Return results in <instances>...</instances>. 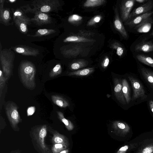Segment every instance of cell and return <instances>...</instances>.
I'll return each instance as SVG.
<instances>
[{
	"label": "cell",
	"instance_id": "6da1fadb",
	"mask_svg": "<svg viewBox=\"0 0 153 153\" xmlns=\"http://www.w3.org/2000/svg\"><path fill=\"white\" fill-rule=\"evenodd\" d=\"M19 73L21 81L26 88L32 89L35 88L36 69L32 62L27 60L22 61L19 65Z\"/></svg>",
	"mask_w": 153,
	"mask_h": 153
},
{
	"label": "cell",
	"instance_id": "7a4b0ae2",
	"mask_svg": "<svg viewBox=\"0 0 153 153\" xmlns=\"http://www.w3.org/2000/svg\"><path fill=\"white\" fill-rule=\"evenodd\" d=\"M31 5L33 7V8H31L29 6H24L25 8L23 10L24 12L35 13L56 12L59 7L60 4L58 0H36L32 1Z\"/></svg>",
	"mask_w": 153,
	"mask_h": 153
},
{
	"label": "cell",
	"instance_id": "3957f363",
	"mask_svg": "<svg viewBox=\"0 0 153 153\" xmlns=\"http://www.w3.org/2000/svg\"><path fill=\"white\" fill-rule=\"evenodd\" d=\"M15 54L10 50L4 49L0 51V60L3 72L7 79L12 72Z\"/></svg>",
	"mask_w": 153,
	"mask_h": 153
},
{
	"label": "cell",
	"instance_id": "277c9868",
	"mask_svg": "<svg viewBox=\"0 0 153 153\" xmlns=\"http://www.w3.org/2000/svg\"><path fill=\"white\" fill-rule=\"evenodd\" d=\"M33 134L34 138L43 153H51L45 142V138L47 134L46 125H43L37 128Z\"/></svg>",
	"mask_w": 153,
	"mask_h": 153
},
{
	"label": "cell",
	"instance_id": "5b68a950",
	"mask_svg": "<svg viewBox=\"0 0 153 153\" xmlns=\"http://www.w3.org/2000/svg\"><path fill=\"white\" fill-rule=\"evenodd\" d=\"M6 114L13 128H16L21 119L16 105L13 102L8 103L6 106Z\"/></svg>",
	"mask_w": 153,
	"mask_h": 153
},
{
	"label": "cell",
	"instance_id": "8992f818",
	"mask_svg": "<svg viewBox=\"0 0 153 153\" xmlns=\"http://www.w3.org/2000/svg\"><path fill=\"white\" fill-rule=\"evenodd\" d=\"M133 89V100L141 98L145 99L146 97L143 85L139 81L132 76H128Z\"/></svg>",
	"mask_w": 153,
	"mask_h": 153
},
{
	"label": "cell",
	"instance_id": "52a82bcc",
	"mask_svg": "<svg viewBox=\"0 0 153 153\" xmlns=\"http://www.w3.org/2000/svg\"><path fill=\"white\" fill-rule=\"evenodd\" d=\"M135 2V0L123 1L120 7L121 18L123 22L129 19L131 11Z\"/></svg>",
	"mask_w": 153,
	"mask_h": 153
},
{
	"label": "cell",
	"instance_id": "ba28073f",
	"mask_svg": "<svg viewBox=\"0 0 153 153\" xmlns=\"http://www.w3.org/2000/svg\"><path fill=\"white\" fill-rule=\"evenodd\" d=\"M153 8V1L148 0L146 2L134 9L131 12L128 20L139 15L151 11V10Z\"/></svg>",
	"mask_w": 153,
	"mask_h": 153
},
{
	"label": "cell",
	"instance_id": "9c48e42d",
	"mask_svg": "<svg viewBox=\"0 0 153 153\" xmlns=\"http://www.w3.org/2000/svg\"><path fill=\"white\" fill-rule=\"evenodd\" d=\"M12 48L16 53L23 55L36 56L39 54V50L27 46L18 45Z\"/></svg>",
	"mask_w": 153,
	"mask_h": 153
},
{
	"label": "cell",
	"instance_id": "30bf717a",
	"mask_svg": "<svg viewBox=\"0 0 153 153\" xmlns=\"http://www.w3.org/2000/svg\"><path fill=\"white\" fill-rule=\"evenodd\" d=\"M30 19L31 22L39 26L50 24L52 22L51 18L49 15L42 12L35 13L34 17Z\"/></svg>",
	"mask_w": 153,
	"mask_h": 153
},
{
	"label": "cell",
	"instance_id": "8fae6325",
	"mask_svg": "<svg viewBox=\"0 0 153 153\" xmlns=\"http://www.w3.org/2000/svg\"><path fill=\"white\" fill-rule=\"evenodd\" d=\"M114 95L120 102L123 105L126 104V101L122 91V81L120 79H114Z\"/></svg>",
	"mask_w": 153,
	"mask_h": 153
},
{
	"label": "cell",
	"instance_id": "7c38bea8",
	"mask_svg": "<svg viewBox=\"0 0 153 153\" xmlns=\"http://www.w3.org/2000/svg\"><path fill=\"white\" fill-rule=\"evenodd\" d=\"M153 15V11L139 15L133 19L128 20L126 23V25L131 27L136 26L147 19Z\"/></svg>",
	"mask_w": 153,
	"mask_h": 153
},
{
	"label": "cell",
	"instance_id": "4fadbf2b",
	"mask_svg": "<svg viewBox=\"0 0 153 153\" xmlns=\"http://www.w3.org/2000/svg\"><path fill=\"white\" fill-rule=\"evenodd\" d=\"M151 17L135 27L137 32L139 33H146L150 30L153 24V19Z\"/></svg>",
	"mask_w": 153,
	"mask_h": 153
},
{
	"label": "cell",
	"instance_id": "5bb4252c",
	"mask_svg": "<svg viewBox=\"0 0 153 153\" xmlns=\"http://www.w3.org/2000/svg\"><path fill=\"white\" fill-rule=\"evenodd\" d=\"M114 129L118 133L122 134H125L128 133L130 128L126 123L120 121H116L112 123Z\"/></svg>",
	"mask_w": 153,
	"mask_h": 153
},
{
	"label": "cell",
	"instance_id": "9a60e30c",
	"mask_svg": "<svg viewBox=\"0 0 153 153\" xmlns=\"http://www.w3.org/2000/svg\"><path fill=\"white\" fill-rule=\"evenodd\" d=\"M115 16L114 21V25L116 29L125 38L128 37L127 33L120 20L117 12V9L115 10Z\"/></svg>",
	"mask_w": 153,
	"mask_h": 153
},
{
	"label": "cell",
	"instance_id": "2e32d148",
	"mask_svg": "<svg viewBox=\"0 0 153 153\" xmlns=\"http://www.w3.org/2000/svg\"><path fill=\"white\" fill-rule=\"evenodd\" d=\"M135 50L137 52L146 53L153 51V42L150 41H142L136 45Z\"/></svg>",
	"mask_w": 153,
	"mask_h": 153
},
{
	"label": "cell",
	"instance_id": "e0dca14e",
	"mask_svg": "<svg viewBox=\"0 0 153 153\" xmlns=\"http://www.w3.org/2000/svg\"><path fill=\"white\" fill-rule=\"evenodd\" d=\"M11 19L10 10L8 8H4L0 10V22L6 26L10 25Z\"/></svg>",
	"mask_w": 153,
	"mask_h": 153
},
{
	"label": "cell",
	"instance_id": "ac0fdd59",
	"mask_svg": "<svg viewBox=\"0 0 153 153\" xmlns=\"http://www.w3.org/2000/svg\"><path fill=\"white\" fill-rule=\"evenodd\" d=\"M13 19H18L24 22L27 25H30L31 22L30 19L28 17L25 13L20 9H17L13 12Z\"/></svg>",
	"mask_w": 153,
	"mask_h": 153
},
{
	"label": "cell",
	"instance_id": "d6986e66",
	"mask_svg": "<svg viewBox=\"0 0 153 153\" xmlns=\"http://www.w3.org/2000/svg\"><path fill=\"white\" fill-rule=\"evenodd\" d=\"M141 72L146 81L153 88V71L143 67L141 68Z\"/></svg>",
	"mask_w": 153,
	"mask_h": 153
},
{
	"label": "cell",
	"instance_id": "ffe728a7",
	"mask_svg": "<svg viewBox=\"0 0 153 153\" xmlns=\"http://www.w3.org/2000/svg\"><path fill=\"white\" fill-rule=\"evenodd\" d=\"M51 100L55 105L61 108H65L69 106L68 101L63 97L57 95H53L51 96Z\"/></svg>",
	"mask_w": 153,
	"mask_h": 153
},
{
	"label": "cell",
	"instance_id": "44dd1931",
	"mask_svg": "<svg viewBox=\"0 0 153 153\" xmlns=\"http://www.w3.org/2000/svg\"><path fill=\"white\" fill-rule=\"evenodd\" d=\"M122 91L126 102L128 103L131 100L130 90L128 82L126 79L122 80Z\"/></svg>",
	"mask_w": 153,
	"mask_h": 153
},
{
	"label": "cell",
	"instance_id": "7402d4cb",
	"mask_svg": "<svg viewBox=\"0 0 153 153\" xmlns=\"http://www.w3.org/2000/svg\"><path fill=\"white\" fill-rule=\"evenodd\" d=\"M52 141L54 144L62 143L69 144V141L66 137L63 135L57 132H55L52 138Z\"/></svg>",
	"mask_w": 153,
	"mask_h": 153
},
{
	"label": "cell",
	"instance_id": "603a6c76",
	"mask_svg": "<svg viewBox=\"0 0 153 153\" xmlns=\"http://www.w3.org/2000/svg\"><path fill=\"white\" fill-rule=\"evenodd\" d=\"M94 70V68H88L70 72L68 75L69 76H85L89 75L93 72Z\"/></svg>",
	"mask_w": 153,
	"mask_h": 153
},
{
	"label": "cell",
	"instance_id": "cb8c5ba5",
	"mask_svg": "<svg viewBox=\"0 0 153 153\" xmlns=\"http://www.w3.org/2000/svg\"><path fill=\"white\" fill-rule=\"evenodd\" d=\"M137 60L141 63L153 68V58L143 54L137 55L136 56Z\"/></svg>",
	"mask_w": 153,
	"mask_h": 153
},
{
	"label": "cell",
	"instance_id": "d4e9b609",
	"mask_svg": "<svg viewBox=\"0 0 153 153\" xmlns=\"http://www.w3.org/2000/svg\"><path fill=\"white\" fill-rule=\"evenodd\" d=\"M91 41H92L91 40L86 38L74 36H68L63 40V42H85Z\"/></svg>",
	"mask_w": 153,
	"mask_h": 153
},
{
	"label": "cell",
	"instance_id": "484cf974",
	"mask_svg": "<svg viewBox=\"0 0 153 153\" xmlns=\"http://www.w3.org/2000/svg\"><path fill=\"white\" fill-rule=\"evenodd\" d=\"M57 114L59 118L65 124L67 129L68 131L73 130L74 128L73 124L71 121L64 117L63 114L60 111H57Z\"/></svg>",
	"mask_w": 153,
	"mask_h": 153
},
{
	"label": "cell",
	"instance_id": "4316f807",
	"mask_svg": "<svg viewBox=\"0 0 153 153\" xmlns=\"http://www.w3.org/2000/svg\"><path fill=\"white\" fill-rule=\"evenodd\" d=\"M56 32V30L53 29H39L36 32L34 35L31 36L33 37H41L53 34Z\"/></svg>",
	"mask_w": 153,
	"mask_h": 153
},
{
	"label": "cell",
	"instance_id": "83f0119b",
	"mask_svg": "<svg viewBox=\"0 0 153 153\" xmlns=\"http://www.w3.org/2000/svg\"><path fill=\"white\" fill-rule=\"evenodd\" d=\"M13 20L19 31L23 34H26L28 32L27 24L25 22L18 19H15Z\"/></svg>",
	"mask_w": 153,
	"mask_h": 153
},
{
	"label": "cell",
	"instance_id": "f1b7e54d",
	"mask_svg": "<svg viewBox=\"0 0 153 153\" xmlns=\"http://www.w3.org/2000/svg\"><path fill=\"white\" fill-rule=\"evenodd\" d=\"M103 0H87L84 4L85 7H94L101 5L105 2Z\"/></svg>",
	"mask_w": 153,
	"mask_h": 153
},
{
	"label": "cell",
	"instance_id": "f546056e",
	"mask_svg": "<svg viewBox=\"0 0 153 153\" xmlns=\"http://www.w3.org/2000/svg\"><path fill=\"white\" fill-rule=\"evenodd\" d=\"M69 146V144H55L52 148V151L53 153H59L62 151L66 149Z\"/></svg>",
	"mask_w": 153,
	"mask_h": 153
},
{
	"label": "cell",
	"instance_id": "4dcf8cb0",
	"mask_svg": "<svg viewBox=\"0 0 153 153\" xmlns=\"http://www.w3.org/2000/svg\"><path fill=\"white\" fill-rule=\"evenodd\" d=\"M62 71V68L60 64L56 65L51 70L49 74L50 77L53 78L60 74Z\"/></svg>",
	"mask_w": 153,
	"mask_h": 153
},
{
	"label": "cell",
	"instance_id": "1f68e13d",
	"mask_svg": "<svg viewBox=\"0 0 153 153\" xmlns=\"http://www.w3.org/2000/svg\"><path fill=\"white\" fill-rule=\"evenodd\" d=\"M86 65L85 61L79 60L72 63L71 65V68L72 70H76L85 66Z\"/></svg>",
	"mask_w": 153,
	"mask_h": 153
},
{
	"label": "cell",
	"instance_id": "d6a6232c",
	"mask_svg": "<svg viewBox=\"0 0 153 153\" xmlns=\"http://www.w3.org/2000/svg\"><path fill=\"white\" fill-rule=\"evenodd\" d=\"M83 18L82 16L76 14L70 16L68 19V21L70 23H74L81 20Z\"/></svg>",
	"mask_w": 153,
	"mask_h": 153
},
{
	"label": "cell",
	"instance_id": "836d02e7",
	"mask_svg": "<svg viewBox=\"0 0 153 153\" xmlns=\"http://www.w3.org/2000/svg\"><path fill=\"white\" fill-rule=\"evenodd\" d=\"M102 19V16L100 15L95 16L91 19L88 22V25H92L94 24L99 22Z\"/></svg>",
	"mask_w": 153,
	"mask_h": 153
},
{
	"label": "cell",
	"instance_id": "e575fe53",
	"mask_svg": "<svg viewBox=\"0 0 153 153\" xmlns=\"http://www.w3.org/2000/svg\"><path fill=\"white\" fill-rule=\"evenodd\" d=\"M7 78L4 76L2 71L1 70H0V88L1 92Z\"/></svg>",
	"mask_w": 153,
	"mask_h": 153
},
{
	"label": "cell",
	"instance_id": "d590c367",
	"mask_svg": "<svg viewBox=\"0 0 153 153\" xmlns=\"http://www.w3.org/2000/svg\"><path fill=\"white\" fill-rule=\"evenodd\" d=\"M142 153H153V145L147 146L142 150Z\"/></svg>",
	"mask_w": 153,
	"mask_h": 153
},
{
	"label": "cell",
	"instance_id": "8d00e7d4",
	"mask_svg": "<svg viewBox=\"0 0 153 153\" xmlns=\"http://www.w3.org/2000/svg\"><path fill=\"white\" fill-rule=\"evenodd\" d=\"M116 51L117 54L120 56L122 55L124 52L123 48L119 44L116 47Z\"/></svg>",
	"mask_w": 153,
	"mask_h": 153
},
{
	"label": "cell",
	"instance_id": "74e56055",
	"mask_svg": "<svg viewBox=\"0 0 153 153\" xmlns=\"http://www.w3.org/2000/svg\"><path fill=\"white\" fill-rule=\"evenodd\" d=\"M129 148L127 145H125L121 147L116 153H126Z\"/></svg>",
	"mask_w": 153,
	"mask_h": 153
},
{
	"label": "cell",
	"instance_id": "f35d334b",
	"mask_svg": "<svg viewBox=\"0 0 153 153\" xmlns=\"http://www.w3.org/2000/svg\"><path fill=\"white\" fill-rule=\"evenodd\" d=\"M109 63V59L108 57L106 56L102 62V66L104 68H105L108 66Z\"/></svg>",
	"mask_w": 153,
	"mask_h": 153
},
{
	"label": "cell",
	"instance_id": "ab89813d",
	"mask_svg": "<svg viewBox=\"0 0 153 153\" xmlns=\"http://www.w3.org/2000/svg\"><path fill=\"white\" fill-rule=\"evenodd\" d=\"M35 111V108L34 107H30L27 110V115L28 116L32 115Z\"/></svg>",
	"mask_w": 153,
	"mask_h": 153
},
{
	"label": "cell",
	"instance_id": "60d3db41",
	"mask_svg": "<svg viewBox=\"0 0 153 153\" xmlns=\"http://www.w3.org/2000/svg\"><path fill=\"white\" fill-rule=\"evenodd\" d=\"M149 105L150 108L153 113V101L152 100H150L149 102Z\"/></svg>",
	"mask_w": 153,
	"mask_h": 153
},
{
	"label": "cell",
	"instance_id": "b9f144b4",
	"mask_svg": "<svg viewBox=\"0 0 153 153\" xmlns=\"http://www.w3.org/2000/svg\"><path fill=\"white\" fill-rule=\"evenodd\" d=\"M5 1L4 0H0V10H2L4 8V4Z\"/></svg>",
	"mask_w": 153,
	"mask_h": 153
},
{
	"label": "cell",
	"instance_id": "7bdbcfd3",
	"mask_svg": "<svg viewBox=\"0 0 153 153\" xmlns=\"http://www.w3.org/2000/svg\"><path fill=\"white\" fill-rule=\"evenodd\" d=\"M148 1V0H135V2L140 3H143L144 2L146 3Z\"/></svg>",
	"mask_w": 153,
	"mask_h": 153
},
{
	"label": "cell",
	"instance_id": "ee69618b",
	"mask_svg": "<svg viewBox=\"0 0 153 153\" xmlns=\"http://www.w3.org/2000/svg\"><path fill=\"white\" fill-rule=\"evenodd\" d=\"M69 150L68 149H66L62 151L59 153H68Z\"/></svg>",
	"mask_w": 153,
	"mask_h": 153
},
{
	"label": "cell",
	"instance_id": "f6af8a7d",
	"mask_svg": "<svg viewBox=\"0 0 153 153\" xmlns=\"http://www.w3.org/2000/svg\"><path fill=\"white\" fill-rule=\"evenodd\" d=\"M16 1V0H9L8 1H9L10 3H13L14 2H15Z\"/></svg>",
	"mask_w": 153,
	"mask_h": 153
},
{
	"label": "cell",
	"instance_id": "bcb514c9",
	"mask_svg": "<svg viewBox=\"0 0 153 153\" xmlns=\"http://www.w3.org/2000/svg\"><path fill=\"white\" fill-rule=\"evenodd\" d=\"M151 35L153 36V31L151 33Z\"/></svg>",
	"mask_w": 153,
	"mask_h": 153
}]
</instances>
